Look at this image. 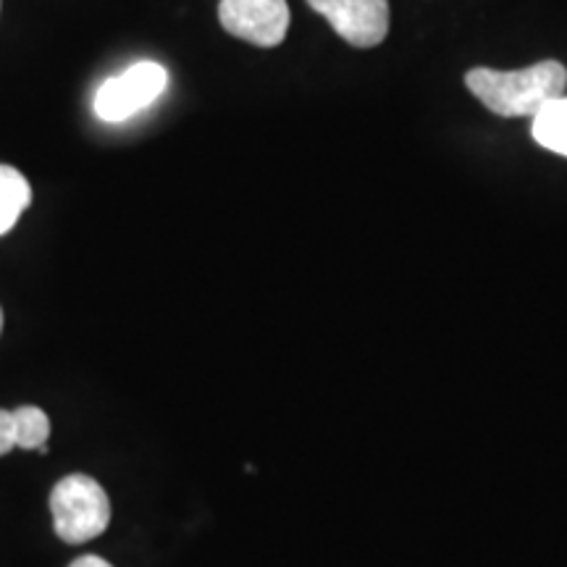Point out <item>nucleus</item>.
<instances>
[{
    "label": "nucleus",
    "mask_w": 567,
    "mask_h": 567,
    "mask_svg": "<svg viewBox=\"0 0 567 567\" xmlns=\"http://www.w3.org/2000/svg\"><path fill=\"white\" fill-rule=\"evenodd\" d=\"M32 187L27 176L13 166L0 163V237L19 224L21 213L30 208Z\"/></svg>",
    "instance_id": "obj_6"
},
{
    "label": "nucleus",
    "mask_w": 567,
    "mask_h": 567,
    "mask_svg": "<svg viewBox=\"0 0 567 567\" xmlns=\"http://www.w3.org/2000/svg\"><path fill=\"white\" fill-rule=\"evenodd\" d=\"M530 132L538 145L567 158V97H557L542 113H536Z\"/></svg>",
    "instance_id": "obj_7"
},
{
    "label": "nucleus",
    "mask_w": 567,
    "mask_h": 567,
    "mask_svg": "<svg viewBox=\"0 0 567 567\" xmlns=\"http://www.w3.org/2000/svg\"><path fill=\"white\" fill-rule=\"evenodd\" d=\"M69 567H113V565L105 563V559L97 557V555H84L80 559H74V563H71Z\"/></svg>",
    "instance_id": "obj_10"
},
{
    "label": "nucleus",
    "mask_w": 567,
    "mask_h": 567,
    "mask_svg": "<svg viewBox=\"0 0 567 567\" xmlns=\"http://www.w3.org/2000/svg\"><path fill=\"white\" fill-rule=\"evenodd\" d=\"M168 87L166 66L155 61H137L122 74L111 76L95 92V116L105 124H122L151 109Z\"/></svg>",
    "instance_id": "obj_3"
},
{
    "label": "nucleus",
    "mask_w": 567,
    "mask_h": 567,
    "mask_svg": "<svg viewBox=\"0 0 567 567\" xmlns=\"http://www.w3.org/2000/svg\"><path fill=\"white\" fill-rule=\"evenodd\" d=\"M0 331H3V310H0Z\"/></svg>",
    "instance_id": "obj_11"
},
{
    "label": "nucleus",
    "mask_w": 567,
    "mask_h": 567,
    "mask_svg": "<svg viewBox=\"0 0 567 567\" xmlns=\"http://www.w3.org/2000/svg\"><path fill=\"white\" fill-rule=\"evenodd\" d=\"M344 42L375 48L389 34V0H308Z\"/></svg>",
    "instance_id": "obj_5"
},
{
    "label": "nucleus",
    "mask_w": 567,
    "mask_h": 567,
    "mask_svg": "<svg viewBox=\"0 0 567 567\" xmlns=\"http://www.w3.org/2000/svg\"><path fill=\"white\" fill-rule=\"evenodd\" d=\"M218 21L231 38L258 48L281 45L289 30L287 0H221Z\"/></svg>",
    "instance_id": "obj_4"
},
{
    "label": "nucleus",
    "mask_w": 567,
    "mask_h": 567,
    "mask_svg": "<svg viewBox=\"0 0 567 567\" xmlns=\"http://www.w3.org/2000/svg\"><path fill=\"white\" fill-rule=\"evenodd\" d=\"M17 417V446L19 450H42L51 439V421L45 410L34 405H21L13 410Z\"/></svg>",
    "instance_id": "obj_8"
},
{
    "label": "nucleus",
    "mask_w": 567,
    "mask_h": 567,
    "mask_svg": "<svg viewBox=\"0 0 567 567\" xmlns=\"http://www.w3.org/2000/svg\"><path fill=\"white\" fill-rule=\"evenodd\" d=\"M465 84L496 116L534 118L565 95L567 69L559 61H538L517 71L471 69Z\"/></svg>",
    "instance_id": "obj_1"
},
{
    "label": "nucleus",
    "mask_w": 567,
    "mask_h": 567,
    "mask_svg": "<svg viewBox=\"0 0 567 567\" xmlns=\"http://www.w3.org/2000/svg\"><path fill=\"white\" fill-rule=\"evenodd\" d=\"M53 528L66 544H87L105 534L111 523V502L92 476L74 473L61 478L51 492Z\"/></svg>",
    "instance_id": "obj_2"
},
{
    "label": "nucleus",
    "mask_w": 567,
    "mask_h": 567,
    "mask_svg": "<svg viewBox=\"0 0 567 567\" xmlns=\"http://www.w3.org/2000/svg\"><path fill=\"white\" fill-rule=\"evenodd\" d=\"M17 446V417L13 410H0V457Z\"/></svg>",
    "instance_id": "obj_9"
}]
</instances>
